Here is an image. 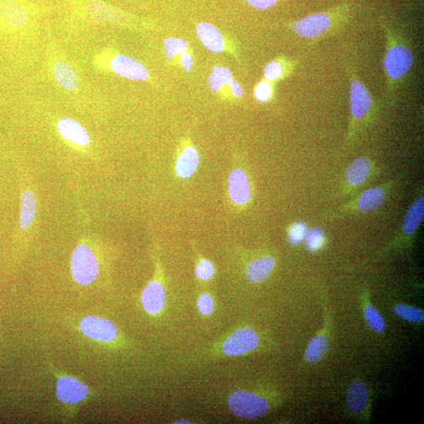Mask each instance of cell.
I'll list each match as a JSON object with an SVG mask.
<instances>
[{
    "instance_id": "37",
    "label": "cell",
    "mask_w": 424,
    "mask_h": 424,
    "mask_svg": "<svg viewBox=\"0 0 424 424\" xmlns=\"http://www.w3.org/2000/svg\"><path fill=\"white\" fill-rule=\"evenodd\" d=\"M231 87L232 95L237 98H242L244 96V89L237 81H232L230 83Z\"/></svg>"
},
{
    "instance_id": "38",
    "label": "cell",
    "mask_w": 424,
    "mask_h": 424,
    "mask_svg": "<svg viewBox=\"0 0 424 424\" xmlns=\"http://www.w3.org/2000/svg\"><path fill=\"white\" fill-rule=\"evenodd\" d=\"M174 423L182 424V423H191V422H189V420H182L174 422Z\"/></svg>"
},
{
    "instance_id": "19",
    "label": "cell",
    "mask_w": 424,
    "mask_h": 424,
    "mask_svg": "<svg viewBox=\"0 0 424 424\" xmlns=\"http://www.w3.org/2000/svg\"><path fill=\"white\" fill-rule=\"evenodd\" d=\"M275 266L276 259L271 256L254 259L247 267V278L252 283L263 282L270 277Z\"/></svg>"
},
{
    "instance_id": "24",
    "label": "cell",
    "mask_w": 424,
    "mask_h": 424,
    "mask_svg": "<svg viewBox=\"0 0 424 424\" xmlns=\"http://www.w3.org/2000/svg\"><path fill=\"white\" fill-rule=\"evenodd\" d=\"M367 390L363 381H353L348 391V405L352 412L362 413L367 401Z\"/></svg>"
},
{
    "instance_id": "3",
    "label": "cell",
    "mask_w": 424,
    "mask_h": 424,
    "mask_svg": "<svg viewBox=\"0 0 424 424\" xmlns=\"http://www.w3.org/2000/svg\"><path fill=\"white\" fill-rule=\"evenodd\" d=\"M346 16L344 8L315 13L293 21L288 28L302 39L319 41L336 35L345 24Z\"/></svg>"
},
{
    "instance_id": "12",
    "label": "cell",
    "mask_w": 424,
    "mask_h": 424,
    "mask_svg": "<svg viewBox=\"0 0 424 424\" xmlns=\"http://www.w3.org/2000/svg\"><path fill=\"white\" fill-rule=\"evenodd\" d=\"M86 11L89 18L98 24L124 25L129 24V14L105 4L102 0H88Z\"/></svg>"
},
{
    "instance_id": "27",
    "label": "cell",
    "mask_w": 424,
    "mask_h": 424,
    "mask_svg": "<svg viewBox=\"0 0 424 424\" xmlns=\"http://www.w3.org/2000/svg\"><path fill=\"white\" fill-rule=\"evenodd\" d=\"M365 320L370 329L377 334H383L386 324L383 317L371 304H367L365 308Z\"/></svg>"
},
{
    "instance_id": "2",
    "label": "cell",
    "mask_w": 424,
    "mask_h": 424,
    "mask_svg": "<svg viewBox=\"0 0 424 424\" xmlns=\"http://www.w3.org/2000/svg\"><path fill=\"white\" fill-rule=\"evenodd\" d=\"M346 75L349 81L350 119L345 143L352 147L375 122L379 109L371 91L351 64L346 66Z\"/></svg>"
},
{
    "instance_id": "34",
    "label": "cell",
    "mask_w": 424,
    "mask_h": 424,
    "mask_svg": "<svg viewBox=\"0 0 424 424\" xmlns=\"http://www.w3.org/2000/svg\"><path fill=\"white\" fill-rule=\"evenodd\" d=\"M197 308L202 315H211L213 313L215 309V302L213 298L208 293H202L198 297Z\"/></svg>"
},
{
    "instance_id": "18",
    "label": "cell",
    "mask_w": 424,
    "mask_h": 424,
    "mask_svg": "<svg viewBox=\"0 0 424 424\" xmlns=\"http://www.w3.org/2000/svg\"><path fill=\"white\" fill-rule=\"evenodd\" d=\"M229 193L231 200L237 205H245L251 199L252 192L249 179L242 169H235L229 177Z\"/></svg>"
},
{
    "instance_id": "20",
    "label": "cell",
    "mask_w": 424,
    "mask_h": 424,
    "mask_svg": "<svg viewBox=\"0 0 424 424\" xmlns=\"http://www.w3.org/2000/svg\"><path fill=\"white\" fill-rule=\"evenodd\" d=\"M196 33L205 47L214 53H221L225 48L223 35L216 27L208 23L197 25Z\"/></svg>"
},
{
    "instance_id": "17",
    "label": "cell",
    "mask_w": 424,
    "mask_h": 424,
    "mask_svg": "<svg viewBox=\"0 0 424 424\" xmlns=\"http://www.w3.org/2000/svg\"><path fill=\"white\" fill-rule=\"evenodd\" d=\"M57 129L60 136L70 143L86 147L90 143L87 129L74 119L69 117L61 119L57 125Z\"/></svg>"
},
{
    "instance_id": "23",
    "label": "cell",
    "mask_w": 424,
    "mask_h": 424,
    "mask_svg": "<svg viewBox=\"0 0 424 424\" xmlns=\"http://www.w3.org/2000/svg\"><path fill=\"white\" fill-rule=\"evenodd\" d=\"M37 198L32 190H25L20 201L19 225L21 230L30 228L37 216Z\"/></svg>"
},
{
    "instance_id": "5",
    "label": "cell",
    "mask_w": 424,
    "mask_h": 424,
    "mask_svg": "<svg viewBox=\"0 0 424 424\" xmlns=\"http://www.w3.org/2000/svg\"><path fill=\"white\" fill-rule=\"evenodd\" d=\"M37 11L25 0H0V27L11 33L23 32L35 21Z\"/></svg>"
},
{
    "instance_id": "33",
    "label": "cell",
    "mask_w": 424,
    "mask_h": 424,
    "mask_svg": "<svg viewBox=\"0 0 424 424\" xmlns=\"http://www.w3.org/2000/svg\"><path fill=\"white\" fill-rule=\"evenodd\" d=\"M195 273L198 278L202 281H209L213 278L215 267L209 260L202 259L198 264Z\"/></svg>"
},
{
    "instance_id": "28",
    "label": "cell",
    "mask_w": 424,
    "mask_h": 424,
    "mask_svg": "<svg viewBox=\"0 0 424 424\" xmlns=\"http://www.w3.org/2000/svg\"><path fill=\"white\" fill-rule=\"evenodd\" d=\"M394 310L396 314L407 322L420 323L423 321V311L418 308L406 304H399Z\"/></svg>"
},
{
    "instance_id": "15",
    "label": "cell",
    "mask_w": 424,
    "mask_h": 424,
    "mask_svg": "<svg viewBox=\"0 0 424 424\" xmlns=\"http://www.w3.org/2000/svg\"><path fill=\"white\" fill-rule=\"evenodd\" d=\"M49 69L57 84L65 91L73 93L80 85L79 76L75 68L64 57L53 55L49 61Z\"/></svg>"
},
{
    "instance_id": "25",
    "label": "cell",
    "mask_w": 424,
    "mask_h": 424,
    "mask_svg": "<svg viewBox=\"0 0 424 424\" xmlns=\"http://www.w3.org/2000/svg\"><path fill=\"white\" fill-rule=\"evenodd\" d=\"M329 341L324 334H318L311 339L305 352V358L310 363L319 362L327 352Z\"/></svg>"
},
{
    "instance_id": "4",
    "label": "cell",
    "mask_w": 424,
    "mask_h": 424,
    "mask_svg": "<svg viewBox=\"0 0 424 424\" xmlns=\"http://www.w3.org/2000/svg\"><path fill=\"white\" fill-rule=\"evenodd\" d=\"M395 185V180H388L379 186L367 189L353 196L341 207L328 211L325 218L334 220L345 216L372 213L383 206Z\"/></svg>"
},
{
    "instance_id": "32",
    "label": "cell",
    "mask_w": 424,
    "mask_h": 424,
    "mask_svg": "<svg viewBox=\"0 0 424 424\" xmlns=\"http://www.w3.org/2000/svg\"><path fill=\"white\" fill-rule=\"evenodd\" d=\"M307 225L302 223L293 224L288 230L289 242L293 245H299L305 240L307 235Z\"/></svg>"
},
{
    "instance_id": "11",
    "label": "cell",
    "mask_w": 424,
    "mask_h": 424,
    "mask_svg": "<svg viewBox=\"0 0 424 424\" xmlns=\"http://www.w3.org/2000/svg\"><path fill=\"white\" fill-rule=\"evenodd\" d=\"M259 337L250 328L240 329L226 338L222 351L226 356L236 357L249 353L258 348Z\"/></svg>"
},
{
    "instance_id": "14",
    "label": "cell",
    "mask_w": 424,
    "mask_h": 424,
    "mask_svg": "<svg viewBox=\"0 0 424 424\" xmlns=\"http://www.w3.org/2000/svg\"><path fill=\"white\" fill-rule=\"evenodd\" d=\"M107 66L111 72L126 79L144 81L150 76L143 64L126 54H117L112 56Z\"/></svg>"
},
{
    "instance_id": "22",
    "label": "cell",
    "mask_w": 424,
    "mask_h": 424,
    "mask_svg": "<svg viewBox=\"0 0 424 424\" xmlns=\"http://www.w3.org/2000/svg\"><path fill=\"white\" fill-rule=\"evenodd\" d=\"M199 154L194 147H187L182 151L175 165V171L182 179L192 176L199 165Z\"/></svg>"
},
{
    "instance_id": "7",
    "label": "cell",
    "mask_w": 424,
    "mask_h": 424,
    "mask_svg": "<svg viewBox=\"0 0 424 424\" xmlns=\"http://www.w3.org/2000/svg\"><path fill=\"white\" fill-rule=\"evenodd\" d=\"M71 273L78 285L87 286L93 283L99 273V264L95 254L88 245H77L70 263Z\"/></svg>"
},
{
    "instance_id": "16",
    "label": "cell",
    "mask_w": 424,
    "mask_h": 424,
    "mask_svg": "<svg viewBox=\"0 0 424 424\" xmlns=\"http://www.w3.org/2000/svg\"><path fill=\"white\" fill-rule=\"evenodd\" d=\"M165 290L158 280H153L146 285L141 294V304L146 313L155 316L162 312L165 306Z\"/></svg>"
},
{
    "instance_id": "1",
    "label": "cell",
    "mask_w": 424,
    "mask_h": 424,
    "mask_svg": "<svg viewBox=\"0 0 424 424\" xmlns=\"http://www.w3.org/2000/svg\"><path fill=\"white\" fill-rule=\"evenodd\" d=\"M384 32L385 52L383 67L386 84V97L388 101H394L402 85L414 66V53L411 42L398 27L382 21Z\"/></svg>"
},
{
    "instance_id": "36",
    "label": "cell",
    "mask_w": 424,
    "mask_h": 424,
    "mask_svg": "<svg viewBox=\"0 0 424 424\" xmlns=\"http://www.w3.org/2000/svg\"><path fill=\"white\" fill-rule=\"evenodd\" d=\"M182 65L187 72H189L194 65V58L192 54L187 52L183 53L182 54Z\"/></svg>"
},
{
    "instance_id": "31",
    "label": "cell",
    "mask_w": 424,
    "mask_h": 424,
    "mask_svg": "<svg viewBox=\"0 0 424 424\" xmlns=\"http://www.w3.org/2000/svg\"><path fill=\"white\" fill-rule=\"evenodd\" d=\"M306 243L310 251H319L325 243L324 232L320 229H313L307 232Z\"/></svg>"
},
{
    "instance_id": "21",
    "label": "cell",
    "mask_w": 424,
    "mask_h": 424,
    "mask_svg": "<svg viewBox=\"0 0 424 424\" xmlns=\"http://www.w3.org/2000/svg\"><path fill=\"white\" fill-rule=\"evenodd\" d=\"M295 60L287 58L274 59L267 64L264 71L265 80L276 82L293 73L297 67Z\"/></svg>"
},
{
    "instance_id": "13",
    "label": "cell",
    "mask_w": 424,
    "mask_h": 424,
    "mask_svg": "<svg viewBox=\"0 0 424 424\" xmlns=\"http://www.w3.org/2000/svg\"><path fill=\"white\" fill-rule=\"evenodd\" d=\"M89 394V387L76 377L60 376L57 379L56 397L64 404H79L88 397Z\"/></svg>"
},
{
    "instance_id": "30",
    "label": "cell",
    "mask_w": 424,
    "mask_h": 424,
    "mask_svg": "<svg viewBox=\"0 0 424 424\" xmlns=\"http://www.w3.org/2000/svg\"><path fill=\"white\" fill-rule=\"evenodd\" d=\"M254 97L261 103L270 102L273 96V88L271 82L266 80L261 81L254 88Z\"/></svg>"
},
{
    "instance_id": "6",
    "label": "cell",
    "mask_w": 424,
    "mask_h": 424,
    "mask_svg": "<svg viewBox=\"0 0 424 424\" xmlns=\"http://www.w3.org/2000/svg\"><path fill=\"white\" fill-rule=\"evenodd\" d=\"M424 195L423 189L410 205L397 235L392 239L387 250L408 246L412 243L423 220Z\"/></svg>"
},
{
    "instance_id": "8",
    "label": "cell",
    "mask_w": 424,
    "mask_h": 424,
    "mask_svg": "<svg viewBox=\"0 0 424 424\" xmlns=\"http://www.w3.org/2000/svg\"><path fill=\"white\" fill-rule=\"evenodd\" d=\"M377 174L376 162L366 155L353 160L348 167L342 183L344 196H355Z\"/></svg>"
},
{
    "instance_id": "9",
    "label": "cell",
    "mask_w": 424,
    "mask_h": 424,
    "mask_svg": "<svg viewBox=\"0 0 424 424\" xmlns=\"http://www.w3.org/2000/svg\"><path fill=\"white\" fill-rule=\"evenodd\" d=\"M228 405L232 413L244 419L259 418L269 410V403L265 398L249 391L232 392L229 396Z\"/></svg>"
},
{
    "instance_id": "10",
    "label": "cell",
    "mask_w": 424,
    "mask_h": 424,
    "mask_svg": "<svg viewBox=\"0 0 424 424\" xmlns=\"http://www.w3.org/2000/svg\"><path fill=\"white\" fill-rule=\"evenodd\" d=\"M80 330L92 341L103 343L114 342L119 336V331L114 324L96 316L83 317L80 322Z\"/></svg>"
},
{
    "instance_id": "35",
    "label": "cell",
    "mask_w": 424,
    "mask_h": 424,
    "mask_svg": "<svg viewBox=\"0 0 424 424\" xmlns=\"http://www.w3.org/2000/svg\"><path fill=\"white\" fill-rule=\"evenodd\" d=\"M247 2L254 8L266 10L277 4L278 0H247Z\"/></svg>"
},
{
    "instance_id": "26",
    "label": "cell",
    "mask_w": 424,
    "mask_h": 424,
    "mask_svg": "<svg viewBox=\"0 0 424 424\" xmlns=\"http://www.w3.org/2000/svg\"><path fill=\"white\" fill-rule=\"evenodd\" d=\"M232 81V74L228 67L217 66L212 69L208 77L210 89L213 92L220 90L225 85H230Z\"/></svg>"
},
{
    "instance_id": "29",
    "label": "cell",
    "mask_w": 424,
    "mask_h": 424,
    "mask_svg": "<svg viewBox=\"0 0 424 424\" xmlns=\"http://www.w3.org/2000/svg\"><path fill=\"white\" fill-rule=\"evenodd\" d=\"M164 47L167 59H172L176 54L185 53L188 48V44L186 40L182 39L170 37L165 40Z\"/></svg>"
}]
</instances>
